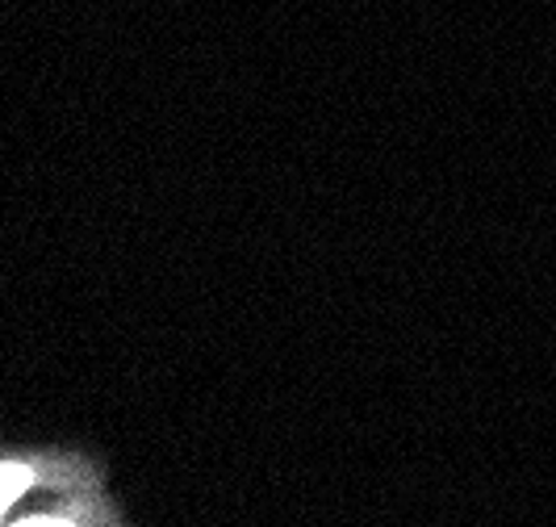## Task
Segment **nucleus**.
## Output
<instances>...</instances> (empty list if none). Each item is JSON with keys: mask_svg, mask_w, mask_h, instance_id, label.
Listing matches in <instances>:
<instances>
[{"mask_svg": "<svg viewBox=\"0 0 556 527\" xmlns=\"http://www.w3.org/2000/svg\"><path fill=\"white\" fill-rule=\"evenodd\" d=\"M26 486H29V469H22V465H0V515L9 511V502L17 499Z\"/></svg>", "mask_w": 556, "mask_h": 527, "instance_id": "f257e3e1", "label": "nucleus"}, {"mask_svg": "<svg viewBox=\"0 0 556 527\" xmlns=\"http://www.w3.org/2000/svg\"><path fill=\"white\" fill-rule=\"evenodd\" d=\"M22 527H72V524H59V519H34V524H22Z\"/></svg>", "mask_w": 556, "mask_h": 527, "instance_id": "f03ea898", "label": "nucleus"}]
</instances>
